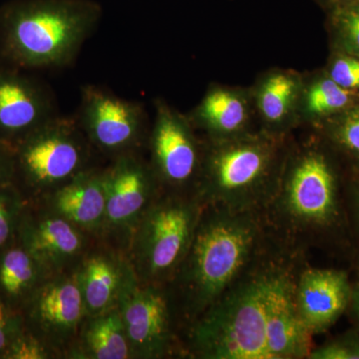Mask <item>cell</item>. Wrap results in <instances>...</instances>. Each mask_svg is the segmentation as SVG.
Returning <instances> with one entry per match:
<instances>
[{
    "label": "cell",
    "instance_id": "obj_23",
    "mask_svg": "<svg viewBox=\"0 0 359 359\" xmlns=\"http://www.w3.org/2000/svg\"><path fill=\"white\" fill-rule=\"evenodd\" d=\"M358 100L359 93L341 88L323 67L302 72L299 128L313 129Z\"/></svg>",
    "mask_w": 359,
    "mask_h": 359
},
{
    "label": "cell",
    "instance_id": "obj_5",
    "mask_svg": "<svg viewBox=\"0 0 359 359\" xmlns=\"http://www.w3.org/2000/svg\"><path fill=\"white\" fill-rule=\"evenodd\" d=\"M99 18L100 9L84 0H40L25 4L4 21V50L22 67H63L76 58Z\"/></svg>",
    "mask_w": 359,
    "mask_h": 359
},
{
    "label": "cell",
    "instance_id": "obj_6",
    "mask_svg": "<svg viewBox=\"0 0 359 359\" xmlns=\"http://www.w3.org/2000/svg\"><path fill=\"white\" fill-rule=\"evenodd\" d=\"M205 205L195 195L163 191L137 224L127 255L139 283L167 285L192 244Z\"/></svg>",
    "mask_w": 359,
    "mask_h": 359
},
{
    "label": "cell",
    "instance_id": "obj_18",
    "mask_svg": "<svg viewBox=\"0 0 359 359\" xmlns=\"http://www.w3.org/2000/svg\"><path fill=\"white\" fill-rule=\"evenodd\" d=\"M54 99L42 85L11 70L0 71V139L16 144L57 116Z\"/></svg>",
    "mask_w": 359,
    "mask_h": 359
},
{
    "label": "cell",
    "instance_id": "obj_32",
    "mask_svg": "<svg viewBox=\"0 0 359 359\" xmlns=\"http://www.w3.org/2000/svg\"><path fill=\"white\" fill-rule=\"evenodd\" d=\"M15 175V148L0 139V185L13 183Z\"/></svg>",
    "mask_w": 359,
    "mask_h": 359
},
{
    "label": "cell",
    "instance_id": "obj_35",
    "mask_svg": "<svg viewBox=\"0 0 359 359\" xmlns=\"http://www.w3.org/2000/svg\"><path fill=\"white\" fill-rule=\"evenodd\" d=\"M358 271H359V257H358Z\"/></svg>",
    "mask_w": 359,
    "mask_h": 359
},
{
    "label": "cell",
    "instance_id": "obj_2",
    "mask_svg": "<svg viewBox=\"0 0 359 359\" xmlns=\"http://www.w3.org/2000/svg\"><path fill=\"white\" fill-rule=\"evenodd\" d=\"M292 137L282 178L264 217L285 231L340 238L351 229L346 201V165L311 129Z\"/></svg>",
    "mask_w": 359,
    "mask_h": 359
},
{
    "label": "cell",
    "instance_id": "obj_34",
    "mask_svg": "<svg viewBox=\"0 0 359 359\" xmlns=\"http://www.w3.org/2000/svg\"><path fill=\"white\" fill-rule=\"evenodd\" d=\"M316 4H318L327 13L330 9L334 8V7L339 6L346 0H314Z\"/></svg>",
    "mask_w": 359,
    "mask_h": 359
},
{
    "label": "cell",
    "instance_id": "obj_17",
    "mask_svg": "<svg viewBox=\"0 0 359 359\" xmlns=\"http://www.w3.org/2000/svg\"><path fill=\"white\" fill-rule=\"evenodd\" d=\"M353 283L346 271L306 269L297 276L295 304L299 318L311 335L330 330L346 313Z\"/></svg>",
    "mask_w": 359,
    "mask_h": 359
},
{
    "label": "cell",
    "instance_id": "obj_11",
    "mask_svg": "<svg viewBox=\"0 0 359 359\" xmlns=\"http://www.w3.org/2000/svg\"><path fill=\"white\" fill-rule=\"evenodd\" d=\"M118 308L131 359L184 358L181 328L167 285L138 282Z\"/></svg>",
    "mask_w": 359,
    "mask_h": 359
},
{
    "label": "cell",
    "instance_id": "obj_1",
    "mask_svg": "<svg viewBox=\"0 0 359 359\" xmlns=\"http://www.w3.org/2000/svg\"><path fill=\"white\" fill-rule=\"evenodd\" d=\"M263 212L205 205L192 244L167 287L182 337L259 259Z\"/></svg>",
    "mask_w": 359,
    "mask_h": 359
},
{
    "label": "cell",
    "instance_id": "obj_15",
    "mask_svg": "<svg viewBox=\"0 0 359 359\" xmlns=\"http://www.w3.org/2000/svg\"><path fill=\"white\" fill-rule=\"evenodd\" d=\"M75 273L87 316L118 308L139 282L127 252L101 240L94 241Z\"/></svg>",
    "mask_w": 359,
    "mask_h": 359
},
{
    "label": "cell",
    "instance_id": "obj_25",
    "mask_svg": "<svg viewBox=\"0 0 359 359\" xmlns=\"http://www.w3.org/2000/svg\"><path fill=\"white\" fill-rule=\"evenodd\" d=\"M325 29L330 50L359 57V0H346L327 11Z\"/></svg>",
    "mask_w": 359,
    "mask_h": 359
},
{
    "label": "cell",
    "instance_id": "obj_28",
    "mask_svg": "<svg viewBox=\"0 0 359 359\" xmlns=\"http://www.w3.org/2000/svg\"><path fill=\"white\" fill-rule=\"evenodd\" d=\"M4 359H58L57 354L25 327L14 335Z\"/></svg>",
    "mask_w": 359,
    "mask_h": 359
},
{
    "label": "cell",
    "instance_id": "obj_12",
    "mask_svg": "<svg viewBox=\"0 0 359 359\" xmlns=\"http://www.w3.org/2000/svg\"><path fill=\"white\" fill-rule=\"evenodd\" d=\"M23 327L65 359L87 316L76 273L47 278L20 311Z\"/></svg>",
    "mask_w": 359,
    "mask_h": 359
},
{
    "label": "cell",
    "instance_id": "obj_30",
    "mask_svg": "<svg viewBox=\"0 0 359 359\" xmlns=\"http://www.w3.org/2000/svg\"><path fill=\"white\" fill-rule=\"evenodd\" d=\"M346 201L351 229L359 238V165L346 166Z\"/></svg>",
    "mask_w": 359,
    "mask_h": 359
},
{
    "label": "cell",
    "instance_id": "obj_22",
    "mask_svg": "<svg viewBox=\"0 0 359 359\" xmlns=\"http://www.w3.org/2000/svg\"><path fill=\"white\" fill-rule=\"evenodd\" d=\"M50 276L18 240L0 252V297L15 313Z\"/></svg>",
    "mask_w": 359,
    "mask_h": 359
},
{
    "label": "cell",
    "instance_id": "obj_14",
    "mask_svg": "<svg viewBox=\"0 0 359 359\" xmlns=\"http://www.w3.org/2000/svg\"><path fill=\"white\" fill-rule=\"evenodd\" d=\"M297 276L273 263L266 297V344L269 359L309 358L313 344L295 304Z\"/></svg>",
    "mask_w": 359,
    "mask_h": 359
},
{
    "label": "cell",
    "instance_id": "obj_9",
    "mask_svg": "<svg viewBox=\"0 0 359 359\" xmlns=\"http://www.w3.org/2000/svg\"><path fill=\"white\" fill-rule=\"evenodd\" d=\"M105 223L101 241L127 252L132 233L163 192L145 152L130 153L104 166Z\"/></svg>",
    "mask_w": 359,
    "mask_h": 359
},
{
    "label": "cell",
    "instance_id": "obj_20",
    "mask_svg": "<svg viewBox=\"0 0 359 359\" xmlns=\"http://www.w3.org/2000/svg\"><path fill=\"white\" fill-rule=\"evenodd\" d=\"M302 86V72L290 68H269L256 78L250 89L262 132L287 137L299 129Z\"/></svg>",
    "mask_w": 359,
    "mask_h": 359
},
{
    "label": "cell",
    "instance_id": "obj_8",
    "mask_svg": "<svg viewBox=\"0 0 359 359\" xmlns=\"http://www.w3.org/2000/svg\"><path fill=\"white\" fill-rule=\"evenodd\" d=\"M154 108L146 148L149 163L163 191L195 195L204 157V139L188 116L164 99H156Z\"/></svg>",
    "mask_w": 359,
    "mask_h": 359
},
{
    "label": "cell",
    "instance_id": "obj_27",
    "mask_svg": "<svg viewBox=\"0 0 359 359\" xmlns=\"http://www.w3.org/2000/svg\"><path fill=\"white\" fill-rule=\"evenodd\" d=\"M323 69L341 88L359 93L358 56L346 52L330 50Z\"/></svg>",
    "mask_w": 359,
    "mask_h": 359
},
{
    "label": "cell",
    "instance_id": "obj_21",
    "mask_svg": "<svg viewBox=\"0 0 359 359\" xmlns=\"http://www.w3.org/2000/svg\"><path fill=\"white\" fill-rule=\"evenodd\" d=\"M65 359H131L119 308L86 316Z\"/></svg>",
    "mask_w": 359,
    "mask_h": 359
},
{
    "label": "cell",
    "instance_id": "obj_4",
    "mask_svg": "<svg viewBox=\"0 0 359 359\" xmlns=\"http://www.w3.org/2000/svg\"><path fill=\"white\" fill-rule=\"evenodd\" d=\"M273 263L255 262L183 332L184 358L269 359L266 297Z\"/></svg>",
    "mask_w": 359,
    "mask_h": 359
},
{
    "label": "cell",
    "instance_id": "obj_7",
    "mask_svg": "<svg viewBox=\"0 0 359 359\" xmlns=\"http://www.w3.org/2000/svg\"><path fill=\"white\" fill-rule=\"evenodd\" d=\"M13 184L26 201L41 199L103 159L76 118L55 116L14 144Z\"/></svg>",
    "mask_w": 359,
    "mask_h": 359
},
{
    "label": "cell",
    "instance_id": "obj_16",
    "mask_svg": "<svg viewBox=\"0 0 359 359\" xmlns=\"http://www.w3.org/2000/svg\"><path fill=\"white\" fill-rule=\"evenodd\" d=\"M186 114L205 140H231L261 131L250 86L212 83Z\"/></svg>",
    "mask_w": 359,
    "mask_h": 359
},
{
    "label": "cell",
    "instance_id": "obj_19",
    "mask_svg": "<svg viewBox=\"0 0 359 359\" xmlns=\"http://www.w3.org/2000/svg\"><path fill=\"white\" fill-rule=\"evenodd\" d=\"M104 166L90 168L41 199L29 202L37 203L90 237L100 240L106 214Z\"/></svg>",
    "mask_w": 359,
    "mask_h": 359
},
{
    "label": "cell",
    "instance_id": "obj_29",
    "mask_svg": "<svg viewBox=\"0 0 359 359\" xmlns=\"http://www.w3.org/2000/svg\"><path fill=\"white\" fill-rule=\"evenodd\" d=\"M311 359H359V332L355 328L313 348Z\"/></svg>",
    "mask_w": 359,
    "mask_h": 359
},
{
    "label": "cell",
    "instance_id": "obj_36",
    "mask_svg": "<svg viewBox=\"0 0 359 359\" xmlns=\"http://www.w3.org/2000/svg\"></svg>",
    "mask_w": 359,
    "mask_h": 359
},
{
    "label": "cell",
    "instance_id": "obj_24",
    "mask_svg": "<svg viewBox=\"0 0 359 359\" xmlns=\"http://www.w3.org/2000/svg\"><path fill=\"white\" fill-rule=\"evenodd\" d=\"M346 166L359 165V100L314 127Z\"/></svg>",
    "mask_w": 359,
    "mask_h": 359
},
{
    "label": "cell",
    "instance_id": "obj_31",
    "mask_svg": "<svg viewBox=\"0 0 359 359\" xmlns=\"http://www.w3.org/2000/svg\"><path fill=\"white\" fill-rule=\"evenodd\" d=\"M21 327L20 313L13 311L0 297V359H4L11 339Z\"/></svg>",
    "mask_w": 359,
    "mask_h": 359
},
{
    "label": "cell",
    "instance_id": "obj_26",
    "mask_svg": "<svg viewBox=\"0 0 359 359\" xmlns=\"http://www.w3.org/2000/svg\"><path fill=\"white\" fill-rule=\"evenodd\" d=\"M26 200L13 183L0 185V252L18 240Z\"/></svg>",
    "mask_w": 359,
    "mask_h": 359
},
{
    "label": "cell",
    "instance_id": "obj_3",
    "mask_svg": "<svg viewBox=\"0 0 359 359\" xmlns=\"http://www.w3.org/2000/svg\"><path fill=\"white\" fill-rule=\"evenodd\" d=\"M292 137L257 131L231 140L203 138L196 197L204 205L264 212L282 178Z\"/></svg>",
    "mask_w": 359,
    "mask_h": 359
},
{
    "label": "cell",
    "instance_id": "obj_33",
    "mask_svg": "<svg viewBox=\"0 0 359 359\" xmlns=\"http://www.w3.org/2000/svg\"><path fill=\"white\" fill-rule=\"evenodd\" d=\"M347 311L353 320V328L359 332V276L356 282L353 283V292Z\"/></svg>",
    "mask_w": 359,
    "mask_h": 359
},
{
    "label": "cell",
    "instance_id": "obj_13",
    "mask_svg": "<svg viewBox=\"0 0 359 359\" xmlns=\"http://www.w3.org/2000/svg\"><path fill=\"white\" fill-rule=\"evenodd\" d=\"M95 240L37 203L26 201L18 241L51 276L75 273Z\"/></svg>",
    "mask_w": 359,
    "mask_h": 359
},
{
    "label": "cell",
    "instance_id": "obj_10",
    "mask_svg": "<svg viewBox=\"0 0 359 359\" xmlns=\"http://www.w3.org/2000/svg\"><path fill=\"white\" fill-rule=\"evenodd\" d=\"M80 128L103 159L109 161L130 153L145 152L150 127L142 104L86 85L81 89Z\"/></svg>",
    "mask_w": 359,
    "mask_h": 359
}]
</instances>
